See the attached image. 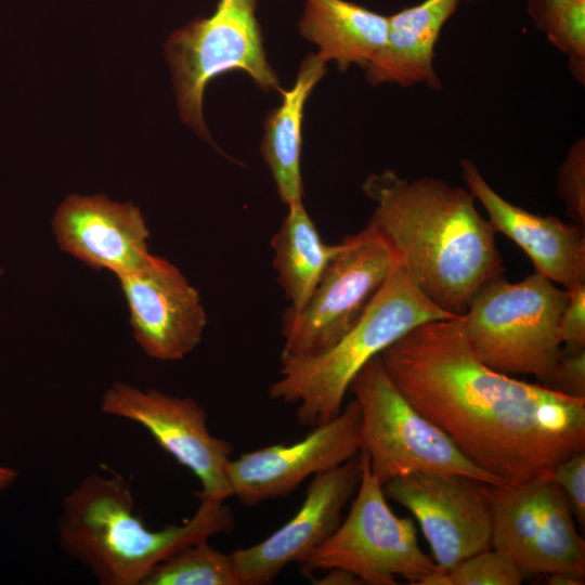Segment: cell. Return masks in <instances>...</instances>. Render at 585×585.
<instances>
[{"instance_id": "obj_1", "label": "cell", "mask_w": 585, "mask_h": 585, "mask_svg": "<svg viewBox=\"0 0 585 585\" xmlns=\"http://www.w3.org/2000/svg\"><path fill=\"white\" fill-rule=\"evenodd\" d=\"M379 356L405 399L504 485L549 478L585 451V399L485 365L463 316L421 324Z\"/></svg>"}, {"instance_id": "obj_2", "label": "cell", "mask_w": 585, "mask_h": 585, "mask_svg": "<svg viewBox=\"0 0 585 585\" xmlns=\"http://www.w3.org/2000/svg\"><path fill=\"white\" fill-rule=\"evenodd\" d=\"M362 190L375 204L369 221L412 283L441 310L463 316L476 292L504 275L496 232L468 190L391 169L369 174Z\"/></svg>"}, {"instance_id": "obj_3", "label": "cell", "mask_w": 585, "mask_h": 585, "mask_svg": "<svg viewBox=\"0 0 585 585\" xmlns=\"http://www.w3.org/2000/svg\"><path fill=\"white\" fill-rule=\"evenodd\" d=\"M181 525L147 528L136 515L127 480L91 473L64 497L57 522L61 547L102 585H142L160 562L183 548L234 528L232 510L198 498Z\"/></svg>"}, {"instance_id": "obj_4", "label": "cell", "mask_w": 585, "mask_h": 585, "mask_svg": "<svg viewBox=\"0 0 585 585\" xmlns=\"http://www.w3.org/2000/svg\"><path fill=\"white\" fill-rule=\"evenodd\" d=\"M451 317L456 316L427 299L396 261L362 317L335 344L315 355H281L269 396L296 405L301 426L324 424L341 412L351 381L367 362L417 326Z\"/></svg>"}, {"instance_id": "obj_5", "label": "cell", "mask_w": 585, "mask_h": 585, "mask_svg": "<svg viewBox=\"0 0 585 585\" xmlns=\"http://www.w3.org/2000/svg\"><path fill=\"white\" fill-rule=\"evenodd\" d=\"M567 300V289L540 273L515 283L499 275L472 297L464 326L485 365L550 387L562 354L559 320Z\"/></svg>"}, {"instance_id": "obj_6", "label": "cell", "mask_w": 585, "mask_h": 585, "mask_svg": "<svg viewBox=\"0 0 585 585\" xmlns=\"http://www.w3.org/2000/svg\"><path fill=\"white\" fill-rule=\"evenodd\" d=\"M360 408V452L384 485L413 472L458 473L504 485L469 461L447 435L419 413L392 382L377 355L367 362L349 390Z\"/></svg>"}, {"instance_id": "obj_7", "label": "cell", "mask_w": 585, "mask_h": 585, "mask_svg": "<svg viewBox=\"0 0 585 585\" xmlns=\"http://www.w3.org/2000/svg\"><path fill=\"white\" fill-rule=\"evenodd\" d=\"M257 6L258 0H219L210 16L188 23L166 43L181 118L209 142L203 99L210 80L243 70L262 91L282 90L268 61Z\"/></svg>"}, {"instance_id": "obj_8", "label": "cell", "mask_w": 585, "mask_h": 585, "mask_svg": "<svg viewBox=\"0 0 585 585\" xmlns=\"http://www.w3.org/2000/svg\"><path fill=\"white\" fill-rule=\"evenodd\" d=\"M361 479L349 512L334 533L302 562L304 574L343 568L363 584L394 585L396 577L419 585L440 572L420 548L414 522L389 507L382 484L370 470L368 456L359 452Z\"/></svg>"}, {"instance_id": "obj_9", "label": "cell", "mask_w": 585, "mask_h": 585, "mask_svg": "<svg viewBox=\"0 0 585 585\" xmlns=\"http://www.w3.org/2000/svg\"><path fill=\"white\" fill-rule=\"evenodd\" d=\"M339 245L306 304L284 310L281 355L310 356L335 344L359 322L396 262L370 221Z\"/></svg>"}, {"instance_id": "obj_10", "label": "cell", "mask_w": 585, "mask_h": 585, "mask_svg": "<svg viewBox=\"0 0 585 585\" xmlns=\"http://www.w3.org/2000/svg\"><path fill=\"white\" fill-rule=\"evenodd\" d=\"M486 491L491 547L507 555L524 577L555 573L585 577V542L566 495L554 481L486 484Z\"/></svg>"}, {"instance_id": "obj_11", "label": "cell", "mask_w": 585, "mask_h": 585, "mask_svg": "<svg viewBox=\"0 0 585 585\" xmlns=\"http://www.w3.org/2000/svg\"><path fill=\"white\" fill-rule=\"evenodd\" d=\"M101 410L144 427L199 480L198 498L224 503L232 496L227 474L232 445L211 434L205 408L192 398L118 381L104 392Z\"/></svg>"}, {"instance_id": "obj_12", "label": "cell", "mask_w": 585, "mask_h": 585, "mask_svg": "<svg viewBox=\"0 0 585 585\" xmlns=\"http://www.w3.org/2000/svg\"><path fill=\"white\" fill-rule=\"evenodd\" d=\"M382 489L387 498L414 515L440 572L491 548L486 483L458 473L413 472L389 480Z\"/></svg>"}, {"instance_id": "obj_13", "label": "cell", "mask_w": 585, "mask_h": 585, "mask_svg": "<svg viewBox=\"0 0 585 585\" xmlns=\"http://www.w3.org/2000/svg\"><path fill=\"white\" fill-rule=\"evenodd\" d=\"M360 408L354 399L302 440L260 447L231 459L232 496L245 505L285 497L310 477L330 470L360 452Z\"/></svg>"}, {"instance_id": "obj_14", "label": "cell", "mask_w": 585, "mask_h": 585, "mask_svg": "<svg viewBox=\"0 0 585 585\" xmlns=\"http://www.w3.org/2000/svg\"><path fill=\"white\" fill-rule=\"evenodd\" d=\"M126 298L133 337L150 358L181 360L200 343L207 316L197 289L165 258L151 255L116 275Z\"/></svg>"}, {"instance_id": "obj_15", "label": "cell", "mask_w": 585, "mask_h": 585, "mask_svg": "<svg viewBox=\"0 0 585 585\" xmlns=\"http://www.w3.org/2000/svg\"><path fill=\"white\" fill-rule=\"evenodd\" d=\"M360 479L359 456L315 474L291 519L258 544L230 554L242 585L269 584L288 564L302 562L322 545L340 524Z\"/></svg>"}, {"instance_id": "obj_16", "label": "cell", "mask_w": 585, "mask_h": 585, "mask_svg": "<svg viewBox=\"0 0 585 585\" xmlns=\"http://www.w3.org/2000/svg\"><path fill=\"white\" fill-rule=\"evenodd\" d=\"M460 170L467 190L485 209L494 231L517 244L536 273L564 289L585 284V226L509 203L487 183L471 159L460 160Z\"/></svg>"}, {"instance_id": "obj_17", "label": "cell", "mask_w": 585, "mask_h": 585, "mask_svg": "<svg viewBox=\"0 0 585 585\" xmlns=\"http://www.w3.org/2000/svg\"><path fill=\"white\" fill-rule=\"evenodd\" d=\"M52 226L64 251L115 275L139 268L151 256L150 231L139 208L130 203L72 195L57 208Z\"/></svg>"}, {"instance_id": "obj_18", "label": "cell", "mask_w": 585, "mask_h": 585, "mask_svg": "<svg viewBox=\"0 0 585 585\" xmlns=\"http://www.w3.org/2000/svg\"><path fill=\"white\" fill-rule=\"evenodd\" d=\"M459 3V0H424L388 16L386 42L364 69L367 82L424 84L440 91L442 81L434 68V49L442 28Z\"/></svg>"}, {"instance_id": "obj_19", "label": "cell", "mask_w": 585, "mask_h": 585, "mask_svg": "<svg viewBox=\"0 0 585 585\" xmlns=\"http://www.w3.org/2000/svg\"><path fill=\"white\" fill-rule=\"evenodd\" d=\"M388 25V16L348 0H304L298 30L323 61L343 72L351 65L365 69L384 47Z\"/></svg>"}, {"instance_id": "obj_20", "label": "cell", "mask_w": 585, "mask_h": 585, "mask_svg": "<svg viewBox=\"0 0 585 585\" xmlns=\"http://www.w3.org/2000/svg\"><path fill=\"white\" fill-rule=\"evenodd\" d=\"M326 74V62L317 53L301 62L295 83L281 90L282 102L264 122L261 154L281 200L286 205L303 200L301 174L302 120L306 103Z\"/></svg>"}, {"instance_id": "obj_21", "label": "cell", "mask_w": 585, "mask_h": 585, "mask_svg": "<svg viewBox=\"0 0 585 585\" xmlns=\"http://www.w3.org/2000/svg\"><path fill=\"white\" fill-rule=\"evenodd\" d=\"M271 239L273 268L292 310L301 309L339 249L327 244L308 213L303 200L292 203Z\"/></svg>"}, {"instance_id": "obj_22", "label": "cell", "mask_w": 585, "mask_h": 585, "mask_svg": "<svg viewBox=\"0 0 585 585\" xmlns=\"http://www.w3.org/2000/svg\"><path fill=\"white\" fill-rule=\"evenodd\" d=\"M142 585H242V582L231 555L202 541L157 564Z\"/></svg>"}, {"instance_id": "obj_23", "label": "cell", "mask_w": 585, "mask_h": 585, "mask_svg": "<svg viewBox=\"0 0 585 585\" xmlns=\"http://www.w3.org/2000/svg\"><path fill=\"white\" fill-rule=\"evenodd\" d=\"M523 580L515 562L491 547L464 559L446 572L426 577L419 585H519Z\"/></svg>"}, {"instance_id": "obj_24", "label": "cell", "mask_w": 585, "mask_h": 585, "mask_svg": "<svg viewBox=\"0 0 585 585\" xmlns=\"http://www.w3.org/2000/svg\"><path fill=\"white\" fill-rule=\"evenodd\" d=\"M569 60L573 78L585 82V0H572L560 9L543 31Z\"/></svg>"}, {"instance_id": "obj_25", "label": "cell", "mask_w": 585, "mask_h": 585, "mask_svg": "<svg viewBox=\"0 0 585 585\" xmlns=\"http://www.w3.org/2000/svg\"><path fill=\"white\" fill-rule=\"evenodd\" d=\"M557 193L568 216L585 226V141L578 139L569 150L557 172Z\"/></svg>"}, {"instance_id": "obj_26", "label": "cell", "mask_w": 585, "mask_h": 585, "mask_svg": "<svg viewBox=\"0 0 585 585\" xmlns=\"http://www.w3.org/2000/svg\"><path fill=\"white\" fill-rule=\"evenodd\" d=\"M549 479L567 497L573 517L585 528V451L576 452L554 467Z\"/></svg>"}, {"instance_id": "obj_27", "label": "cell", "mask_w": 585, "mask_h": 585, "mask_svg": "<svg viewBox=\"0 0 585 585\" xmlns=\"http://www.w3.org/2000/svg\"><path fill=\"white\" fill-rule=\"evenodd\" d=\"M568 300L559 320L562 353L585 350V284L567 289Z\"/></svg>"}, {"instance_id": "obj_28", "label": "cell", "mask_w": 585, "mask_h": 585, "mask_svg": "<svg viewBox=\"0 0 585 585\" xmlns=\"http://www.w3.org/2000/svg\"><path fill=\"white\" fill-rule=\"evenodd\" d=\"M549 388L569 396L585 399V350L561 354Z\"/></svg>"}, {"instance_id": "obj_29", "label": "cell", "mask_w": 585, "mask_h": 585, "mask_svg": "<svg viewBox=\"0 0 585 585\" xmlns=\"http://www.w3.org/2000/svg\"><path fill=\"white\" fill-rule=\"evenodd\" d=\"M572 0H526V11L535 28L544 31L550 18Z\"/></svg>"}, {"instance_id": "obj_30", "label": "cell", "mask_w": 585, "mask_h": 585, "mask_svg": "<svg viewBox=\"0 0 585 585\" xmlns=\"http://www.w3.org/2000/svg\"><path fill=\"white\" fill-rule=\"evenodd\" d=\"M324 574L314 582L318 585H361L363 582L353 572L343 568L324 570Z\"/></svg>"}, {"instance_id": "obj_31", "label": "cell", "mask_w": 585, "mask_h": 585, "mask_svg": "<svg viewBox=\"0 0 585 585\" xmlns=\"http://www.w3.org/2000/svg\"><path fill=\"white\" fill-rule=\"evenodd\" d=\"M547 584L550 585H583L585 577H580L572 574L555 573L544 576Z\"/></svg>"}, {"instance_id": "obj_32", "label": "cell", "mask_w": 585, "mask_h": 585, "mask_svg": "<svg viewBox=\"0 0 585 585\" xmlns=\"http://www.w3.org/2000/svg\"><path fill=\"white\" fill-rule=\"evenodd\" d=\"M17 478V472L8 466L0 464V492L8 489Z\"/></svg>"}, {"instance_id": "obj_33", "label": "cell", "mask_w": 585, "mask_h": 585, "mask_svg": "<svg viewBox=\"0 0 585 585\" xmlns=\"http://www.w3.org/2000/svg\"><path fill=\"white\" fill-rule=\"evenodd\" d=\"M460 2L461 1H468V2H472V1H476V0H459Z\"/></svg>"}, {"instance_id": "obj_34", "label": "cell", "mask_w": 585, "mask_h": 585, "mask_svg": "<svg viewBox=\"0 0 585 585\" xmlns=\"http://www.w3.org/2000/svg\"><path fill=\"white\" fill-rule=\"evenodd\" d=\"M3 271L0 269V276L2 275Z\"/></svg>"}]
</instances>
